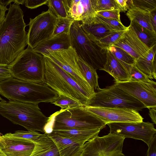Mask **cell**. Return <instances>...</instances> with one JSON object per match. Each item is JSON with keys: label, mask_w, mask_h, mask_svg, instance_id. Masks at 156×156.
<instances>
[{"label": "cell", "mask_w": 156, "mask_h": 156, "mask_svg": "<svg viewBox=\"0 0 156 156\" xmlns=\"http://www.w3.org/2000/svg\"><path fill=\"white\" fill-rule=\"evenodd\" d=\"M23 11L19 5H9L0 24V64L9 65L27 45Z\"/></svg>", "instance_id": "1"}, {"label": "cell", "mask_w": 156, "mask_h": 156, "mask_svg": "<svg viewBox=\"0 0 156 156\" xmlns=\"http://www.w3.org/2000/svg\"><path fill=\"white\" fill-rule=\"evenodd\" d=\"M0 95L9 100L38 104L51 102L58 97L57 92L45 83L31 82L14 77L0 83Z\"/></svg>", "instance_id": "2"}, {"label": "cell", "mask_w": 156, "mask_h": 156, "mask_svg": "<svg viewBox=\"0 0 156 156\" xmlns=\"http://www.w3.org/2000/svg\"><path fill=\"white\" fill-rule=\"evenodd\" d=\"M0 115L28 131L44 133L50 121V117L43 113L38 104L2 99L0 101Z\"/></svg>", "instance_id": "3"}, {"label": "cell", "mask_w": 156, "mask_h": 156, "mask_svg": "<svg viewBox=\"0 0 156 156\" xmlns=\"http://www.w3.org/2000/svg\"><path fill=\"white\" fill-rule=\"evenodd\" d=\"M44 56L45 83L58 95L69 97L86 105L92 96L62 68Z\"/></svg>", "instance_id": "4"}, {"label": "cell", "mask_w": 156, "mask_h": 156, "mask_svg": "<svg viewBox=\"0 0 156 156\" xmlns=\"http://www.w3.org/2000/svg\"><path fill=\"white\" fill-rule=\"evenodd\" d=\"M70 35L71 46L78 56L96 70H101L106 62L107 49L91 38L82 29L80 22L74 21Z\"/></svg>", "instance_id": "5"}, {"label": "cell", "mask_w": 156, "mask_h": 156, "mask_svg": "<svg viewBox=\"0 0 156 156\" xmlns=\"http://www.w3.org/2000/svg\"><path fill=\"white\" fill-rule=\"evenodd\" d=\"M50 116L52 130L71 129L100 130L106 124L83 106L60 110Z\"/></svg>", "instance_id": "6"}, {"label": "cell", "mask_w": 156, "mask_h": 156, "mask_svg": "<svg viewBox=\"0 0 156 156\" xmlns=\"http://www.w3.org/2000/svg\"><path fill=\"white\" fill-rule=\"evenodd\" d=\"M13 77L26 81L45 83L44 56L28 46L9 65Z\"/></svg>", "instance_id": "7"}, {"label": "cell", "mask_w": 156, "mask_h": 156, "mask_svg": "<svg viewBox=\"0 0 156 156\" xmlns=\"http://www.w3.org/2000/svg\"><path fill=\"white\" fill-rule=\"evenodd\" d=\"M97 90L84 106L126 108L137 112L145 108L143 103L115 84L104 88H99Z\"/></svg>", "instance_id": "8"}, {"label": "cell", "mask_w": 156, "mask_h": 156, "mask_svg": "<svg viewBox=\"0 0 156 156\" xmlns=\"http://www.w3.org/2000/svg\"><path fill=\"white\" fill-rule=\"evenodd\" d=\"M42 55L66 71L92 96L95 93L82 75L77 63L78 55L72 46L66 49L48 51Z\"/></svg>", "instance_id": "9"}, {"label": "cell", "mask_w": 156, "mask_h": 156, "mask_svg": "<svg viewBox=\"0 0 156 156\" xmlns=\"http://www.w3.org/2000/svg\"><path fill=\"white\" fill-rule=\"evenodd\" d=\"M57 18L49 9L34 18H30L27 25L28 46L33 49L41 42L52 37Z\"/></svg>", "instance_id": "10"}, {"label": "cell", "mask_w": 156, "mask_h": 156, "mask_svg": "<svg viewBox=\"0 0 156 156\" xmlns=\"http://www.w3.org/2000/svg\"><path fill=\"white\" fill-rule=\"evenodd\" d=\"M125 139L110 133L102 136L97 135L84 144L80 156H111L122 153Z\"/></svg>", "instance_id": "11"}, {"label": "cell", "mask_w": 156, "mask_h": 156, "mask_svg": "<svg viewBox=\"0 0 156 156\" xmlns=\"http://www.w3.org/2000/svg\"><path fill=\"white\" fill-rule=\"evenodd\" d=\"M109 133L123 137L142 140L148 147L156 135L153 123L142 121L139 122H112L107 124Z\"/></svg>", "instance_id": "12"}, {"label": "cell", "mask_w": 156, "mask_h": 156, "mask_svg": "<svg viewBox=\"0 0 156 156\" xmlns=\"http://www.w3.org/2000/svg\"><path fill=\"white\" fill-rule=\"evenodd\" d=\"M115 84L149 108L156 107V83H144L132 81H115Z\"/></svg>", "instance_id": "13"}, {"label": "cell", "mask_w": 156, "mask_h": 156, "mask_svg": "<svg viewBox=\"0 0 156 156\" xmlns=\"http://www.w3.org/2000/svg\"><path fill=\"white\" fill-rule=\"evenodd\" d=\"M83 106L106 125L112 122H139L143 121V118L138 112L132 109Z\"/></svg>", "instance_id": "14"}, {"label": "cell", "mask_w": 156, "mask_h": 156, "mask_svg": "<svg viewBox=\"0 0 156 156\" xmlns=\"http://www.w3.org/2000/svg\"><path fill=\"white\" fill-rule=\"evenodd\" d=\"M112 46L123 49L135 59L142 56L150 49L138 37L130 25L122 36Z\"/></svg>", "instance_id": "15"}, {"label": "cell", "mask_w": 156, "mask_h": 156, "mask_svg": "<svg viewBox=\"0 0 156 156\" xmlns=\"http://www.w3.org/2000/svg\"><path fill=\"white\" fill-rule=\"evenodd\" d=\"M70 18L82 24L94 23L96 15L92 0H69Z\"/></svg>", "instance_id": "16"}, {"label": "cell", "mask_w": 156, "mask_h": 156, "mask_svg": "<svg viewBox=\"0 0 156 156\" xmlns=\"http://www.w3.org/2000/svg\"><path fill=\"white\" fill-rule=\"evenodd\" d=\"M34 143L1 136L0 148L6 156H30L34 149Z\"/></svg>", "instance_id": "17"}, {"label": "cell", "mask_w": 156, "mask_h": 156, "mask_svg": "<svg viewBox=\"0 0 156 156\" xmlns=\"http://www.w3.org/2000/svg\"><path fill=\"white\" fill-rule=\"evenodd\" d=\"M47 133L55 144L59 156H80L84 144L60 136L52 131Z\"/></svg>", "instance_id": "18"}, {"label": "cell", "mask_w": 156, "mask_h": 156, "mask_svg": "<svg viewBox=\"0 0 156 156\" xmlns=\"http://www.w3.org/2000/svg\"><path fill=\"white\" fill-rule=\"evenodd\" d=\"M71 46L70 35L62 33L42 41L33 50L35 52L42 55L48 51L66 49Z\"/></svg>", "instance_id": "19"}, {"label": "cell", "mask_w": 156, "mask_h": 156, "mask_svg": "<svg viewBox=\"0 0 156 156\" xmlns=\"http://www.w3.org/2000/svg\"><path fill=\"white\" fill-rule=\"evenodd\" d=\"M156 44L142 56L135 60L134 65L149 79L156 78Z\"/></svg>", "instance_id": "20"}, {"label": "cell", "mask_w": 156, "mask_h": 156, "mask_svg": "<svg viewBox=\"0 0 156 156\" xmlns=\"http://www.w3.org/2000/svg\"><path fill=\"white\" fill-rule=\"evenodd\" d=\"M101 70L105 71L111 75L116 82L128 81L129 79L126 68L108 49L106 62Z\"/></svg>", "instance_id": "21"}, {"label": "cell", "mask_w": 156, "mask_h": 156, "mask_svg": "<svg viewBox=\"0 0 156 156\" xmlns=\"http://www.w3.org/2000/svg\"><path fill=\"white\" fill-rule=\"evenodd\" d=\"M34 144L30 156H59L55 144L46 133L41 134Z\"/></svg>", "instance_id": "22"}, {"label": "cell", "mask_w": 156, "mask_h": 156, "mask_svg": "<svg viewBox=\"0 0 156 156\" xmlns=\"http://www.w3.org/2000/svg\"><path fill=\"white\" fill-rule=\"evenodd\" d=\"M100 130L98 129H71L52 130L51 131L60 136L84 144L89 140L98 135Z\"/></svg>", "instance_id": "23"}, {"label": "cell", "mask_w": 156, "mask_h": 156, "mask_svg": "<svg viewBox=\"0 0 156 156\" xmlns=\"http://www.w3.org/2000/svg\"><path fill=\"white\" fill-rule=\"evenodd\" d=\"M150 12L132 7L128 10L126 15L130 21L134 20L142 26L155 31L151 21Z\"/></svg>", "instance_id": "24"}, {"label": "cell", "mask_w": 156, "mask_h": 156, "mask_svg": "<svg viewBox=\"0 0 156 156\" xmlns=\"http://www.w3.org/2000/svg\"><path fill=\"white\" fill-rule=\"evenodd\" d=\"M80 26L91 38L97 42L113 32L100 23H95L89 24L81 23Z\"/></svg>", "instance_id": "25"}, {"label": "cell", "mask_w": 156, "mask_h": 156, "mask_svg": "<svg viewBox=\"0 0 156 156\" xmlns=\"http://www.w3.org/2000/svg\"><path fill=\"white\" fill-rule=\"evenodd\" d=\"M77 63L82 75L90 86L95 91L98 90L100 88L98 83L99 77L96 70L78 56Z\"/></svg>", "instance_id": "26"}, {"label": "cell", "mask_w": 156, "mask_h": 156, "mask_svg": "<svg viewBox=\"0 0 156 156\" xmlns=\"http://www.w3.org/2000/svg\"><path fill=\"white\" fill-rule=\"evenodd\" d=\"M138 37L150 49L156 44V32L144 27L134 20L130 24Z\"/></svg>", "instance_id": "27"}, {"label": "cell", "mask_w": 156, "mask_h": 156, "mask_svg": "<svg viewBox=\"0 0 156 156\" xmlns=\"http://www.w3.org/2000/svg\"><path fill=\"white\" fill-rule=\"evenodd\" d=\"M48 9L57 17L70 18L69 0H48Z\"/></svg>", "instance_id": "28"}, {"label": "cell", "mask_w": 156, "mask_h": 156, "mask_svg": "<svg viewBox=\"0 0 156 156\" xmlns=\"http://www.w3.org/2000/svg\"><path fill=\"white\" fill-rule=\"evenodd\" d=\"M107 49L124 66L128 72L131 66L134 65L135 58L123 49L114 46H111Z\"/></svg>", "instance_id": "29"}, {"label": "cell", "mask_w": 156, "mask_h": 156, "mask_svg": "<svg viewBox=\"0 0 156 156\" xmlns=\"http://www.w3.org/2000/svg\"><path fill=\"white\" fill-rule=\"evenodd\" d=\"M41 135L37 131L18 130L15 131L14 133H8L3 136L9 138L20 139L34 143Z\"/></svg>", "instance_id": "30"}, {"label": "cell", "mask_w": 156, "mask_h": 156, "mask_svg": "<svg viewBox=\"0 0 156 156\" xmlns=\"http://www.w3.org/2000/svg\"><path fill=\"white\" fill-rule=\"evenodd\" d=\"M74 21L70 18L57 17L52 37L62 33L70 35L71 27Z\"/></svg>", "instance_id": "31"}, {"label": "cell", "mask_w": 156, "mask_h": 156, "mask_svg": "<svg viewBox=\"0 0 156 156\" xmlns=\"http://www.w3.org/2000/svg\"><path fill=\"white\" fill-rule=\"evenodd\" d=\"M51 103L55 105L60 107L61 108V110L70 108L83 106L80 102L62 95H58L55 100Z\"/></svg>", "instance_id": "32"}, {"label": "cell", "mask_w": 156, "mask_h": 156, "mask_svg": "<svg viewBox=\"0 0 156 156\" xmlns=\"http://www.w3.org/2000/svg\"><path fill=\"white\" fill-rule=\"evenodd\" d=\"M101 23L112 31H118L126 30L128 27L124 26L121 23L117 20L106 18L96 14L94 23Z\"/></svg>", "instance_id": "33"}, {"label": "cell", "mask_w": 156, "mask_h": 156, "mask_svg": "<svg viewBox=\"0 0 156 156\" xmlns=\"http://www.w3.org/2000/svg\"><path fill=\"white\" fill-rule=\"evenodd\" d=\"M92 2L96 13L102 11L119 10L116 0H92Z\"/></svg>", "instance_id": "34"}, {"label": "cell", "mask_w": 156, "mask_h": 156, "mask_svg": "<svg viewBox=\"0 0 156 156\" xmlns=\"http://www.w3.org/2000/svg\"><path fill=\"white\" fill-rule=\"evenodd\" d=\"M128 72L129 76V79L128 80L129 81L149 84L155 82L152 80H150L139 70L134 65L131 66Z\"/></svg>", "instance_id": "35"}, {"label": "cell", "mask_w": 156, "mask_h": 156, "mask_svg": "<svg viewBox=\"0 0 156 156\" xmlns=\"http://www.w3.org/2000/svg\"><path fill=\"white\" fill-rule=\"evenodd\" d=\"M127 29L113 31L108 35L99 40L97 42L102 48L107 49L122 36Z\"/></svg>", "instance_id": "36"}, {"label": "cell", "mask_w": 156, "mask_h": 156, "mask_svg": "<svg viewBox=\"0 0 156 156\" xmlns=\"http://www.w3.org/2000/svg\"><path fill=\"white\" fill-rule=\"evenodd\" d=\"M131 4L129 9L134 7L149 12L156 9V0H131Z\"/></svg>", "instance_id": "37"}, {"label": "cell", "mask_w": 156, "mask_h": 156, "mask_svg": "<svg viewBox=\"0 0 156 156\" xmlns=\"http://www.w3.org/2000/svg\"><path fill=\"white\" fill-rule=\"evenodd\" d=\"M120 11L118 9L99 11L96 12V14L103 17L115 19L121 22L120 19Z\"/></svg>", "instance_id": "38"}, {"label": "cell", "mask_w": 156, "mask_h": 156, "mask_svg": "<svg viewBox=\"0 0 156 156\" xmlns=\"http://www.w3.org/2000/svg\"><path fill=\"white\" fill-rule=\"evenodd\" d=\"M12 77H13L10 69L9 65L0 64V83L5 80ZM2 99L0 95V100Z\"/></svg>", "instance_id": "39"}, {"label": "cell", "mask_w": 156, "mask_h": 156, "mask_svg": "<svg viewBox=\"0 0 156 156\" xmlns=\"http://www.w3.org/2000/svg\"><path fill=\"white\" fill-rule=\"evenodd\" d=\"M48 0H25L24 4L27 8L33 9L47 4Z\"/></svg>", "instance_id": "40"}, {"label": "cell", "mask_w": 156, "mask_h": 156, "mask_svg": "<svg viewBox=\"0 0 156 156\" xmlns=\"http://www.w3.org/2000/svg\"><path fill=\"white\" fill-rule=\"evenodd\" d=\"M148 147L147 156H156V135L154 136Z\"/></svg>", "instance_id": "41"}, {"label": "cell", "mask_w": 156, "mask_h": 156, "mask_svg": "<svg viewBox=\"0 0 156 156\" xmlns=\"http://www.w3.org/2000/svg\"><path fill=\"white\" fill-rule=\"evenodd\" d=\"M25 0H0V4L6 6L13 2L16 4L23 5L24 4Z\"/></svg>", "instance_id": "42"}, {"label": "cell", "mask_w": 156, "mask_h": 156, "mask_svg": "<svg viewBox=\"0 0 156 156\" xmlns=\"http://www.w3.org/2000/svg\"><path fill=\"white\" fill-rule=\"evenodd\" d=\"M116 1L119 7L120 12H125L128 11L127 0H116Z\"/></svg>", "instance_id": "43"}, {"label": "cell", "mask_w": 156, "mask_h": 156, "mask_svg": "<svg viewBox=\"0 0 156 156\" xmlns=\"http://www.w3.org/2000/svg\"><path fill=\"white\" fill-rule=\"evenodd\" d=\"M150 18L154 30L156 32V9L150 12Z\"/></svg>", "instance_id": "44"}, {"label": "cell", "mask_w": 156, "mask_h": 156, "mask_svg": "<svg viewBox=\"0 0 156 156\" xmlns=\"http://www.w3.org/2000/svg\"><path fill=\"white\" fill-rule=\"evenodd\" d=\"M149 109V115L152 122L156 124V107L148 108Z\"/></svg>", "instance_id": "45"}, {"label": "cell", "mask_w": 156, "mask_h": 156, "mask_svg": "<svg viewBox=\"0 0 156 156\" xmlns=\"http://www.w3.org/2000/svg\"><path fill=\"white\" fill-rule=\"evenodd\" d=\"M8 10V9L6 6L0 4V24L4 20L6 12Z\"/></svg>", "instance_id": "46"}, {"label": "cell", "mask_w": 156, "mask_h": 156, "mask_svg": "<svg viewBox=\"0 0 156 156\" xmlns=\"http://www.w3.org/2000/svg\"><path fill=\"white\" fill-rule=\"evenodd\" d=\"M0 156H6L0 148Z\"/></svg>", "instance_id": "47"}, {"label": "cell", "mask_w": 156, "mask_h": 156, "mask_svg": "<svg viewBox=\"0 0 156 156\" xmlns=\"http://www.w3.org/2000/svg\"><path fill=\"white\" fill-rule=\"evenodd\" d=\"M1 135H0V137H1Z\"/></svg>", "instance_id": "48"}]
</instances>
